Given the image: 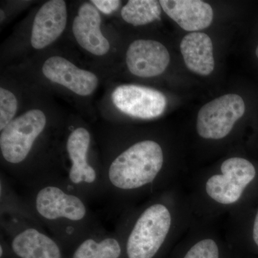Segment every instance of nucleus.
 Masks as SVG:
<instances>
[{
  "label": "nucleus",
  "mask_w": 258,
  "mask_h": 258,
  "mask_svg": "<svg viewBox=\"0 0 258 258\" xmlns=\"http://www.w3.org/2000/svg\"><path fill=\"white\" fill-rule=\"evenodd\" d=\"M257 169L244 157L227 158L215 169L191 175L184 191L197 220L216 222L244 206L249 189L257 179Z\"/></svg>",
  "instance_id": "f257e3e1"
},
{
  "label": "nucleus",
  "mask_w": 258,
  "mask_h": 258,
  "mask_svg": "<svg viewBox=\"0 0 258 258\" xmlns=\"http://www.w3.org/2000/svg\"><path fill=\"white\" fill-rule=\"evenodd\" d=\"M195 220L181 185L163 191L136 217L125 244L127 257H155L168 241L185 235Z\"/></svg>",
  "instance_id": "f03ea898"
},
{
  "label": "nucleus",
  "mask_w": 258,
  "mask_h": 258,
  "mask_svg": "<svg viewBox=\"0 0 258 258\" xmlns=\"http://www.w3.org/2000/svg\"><path fill=\"white\" fill-rule=\"evenodd\" d=\"M108 179L122 192L142 193L157 186L164 191L181 185V176L166 171L163 148L155 141L137 142L120 153L108 169Z\"/></svg>",
  "instance_id": "7ed1b4c3"
},
{
  "label": "nucleus",
  "mask_w": 258,
  "mask_h": 258,
  "mask_svg": "<svg viewBox=\"0 0 258 258\" xmlns=\"http://www.w3.org/2000/svg\"><path fill=\"white\" fill-rule=\"evenodd\" d=\"M245 111L239 95L227 94L202 107L197 119V133L205 140L220 141L230 135Z\"/></svg>",
  "instance_id": "20e7f679"
},
{
  "label": "nucleus",
  "mask_w": 258,
  "mask_h": 258,
  "mask_svg": "<svg viewBox=\"0 0 258 258\" xmlns=\"http://www.w3.org/2000/svg\"><path fill=\"white\" fill-rule=\"evenodd\" d=\"M45 125V113L38 109L31 110L15 118L2 131L0 136V149L5 160L10 164L23 162Z\"/></svg>",
  "instance_id": "39448f33"
},
{
  "label": "nucleus",
  "mask_w": 258,
  "mask_h": 258,
  "mask_svg": "<svg viewBox=\"0 0 258 258\" xmlns=\"http://www.w3.org/2000/svg\"><path fill=\"white\" fill-rule=\"evenodd\" d=\"M113 104L125 114L142 119L160 116L166 106V98L163 93L153 88L122 85L112 93Z\"/></svg>",
  "instance_id": "423d86ee"
},
{
  "label": "nucleus",
  "mask_w": 258,
  "mask_h": 258,
  "mask_svg": "<svg viewBox=\"0 0 258 258\" xmlns=\"http://www.w3.org/2000/svg\"><path fill=\"white\" fill-rule=\"evenodd\" d=\"M170 62L169 51L154 40H137L132 42L126 52L127 67L134 76L155 77L165 71Z\"/></svg>",
  "instance_id": "0eeeda50"
},
{
  "label": "nucleus",
  "mask_w": 258,
  "mask_h": 258,
  "mask_svg": "<svg viewBox=\"0 0 258 258\" xmlns=\"http://www.w3.org/2000/svg\"><path fill=\"white\" fill-rule=\"evenodd\" d=\"M35 205L39 215L51 221L59 219L81 221L86 215V208L81 199L57 186H48L40 190Z\"/></svg>",
  "instance_id": "6e6552de"
},
{
  "label": "nucleus",
  "mask_w": 258,
  "mask_h": 258,
  "mask_svg": "<svg viewBox=\"0 0 258 258\" xmlns=\"http://www.w3.org/2000/svg\"><path fill=\"white\" fill-rule=\"evenodd\" d=\"M42 73L47 79L81 96L92 94L98 85L97 76L80 69L60 56H52L44 62Z\"/></svg>",
  "instance_id": "1a4fd4ad"
},
{
  "label": "nucleus",
  "mask_w": 258,
  "mask_h": 258,
  "mask_svg": "<svg viewBox=\"0 0 258 258\" xmlns=\"http://www.w3.org/2000/svg\"><path fill=\"white\" fill-rule=\"evenodd\" d=\"M67 23L63 0H51L37 12L32 25L31 44L34 48H45L60 36Z\"/></svg>",
  "instance_id": "9d476101"
},
{
  "label": "nucleus",
  "mask_w": 258,
  "mask_h": 258,
  "mask_svg": "<svg viewBox=\"0 0 258 258\" xmlns=\"http://www.w3.org/2000/svg\"><path fill=\"white\" fill-rule=\"evenodd\" d=\"M101 18L98 10L90 3H84L79 8L74 19L73 32L78 43L93 55H106L110 44L101 30Z\"/></svg>",
  "instance_id": "9b49d317"
},
{
  "label": "nucleus",
  "mask_w": 258,
  "mask_h": 258,
  "mask_svg": "<svg viewBox=\"0 0 258 258\" xmlns=\"http://www.w3.org/2000/svg\"><path fill=\"white\" fill-rule=\"evenodd\" d=\"M161 8L186 31H200L208 28L213 20V10L200 0H161Z\"/></svg>",
  "instance_id": "f8f14e48"
},
{
  "label": "nucleus",
  "mask_w": 258,
  "mask_h": 258,
  "mask_svg": "<svg viewBox=\"0 0 258 258\" xmlns=\"http://www.w3.org/2000/svg\"><path fill=\"white\" fill-rule=\"evenodd\" d=\"M215 223L195 219L186 233L189 244L182 258H221V233Z\"/></svg>",
  "instance_id": "ddd939ff"
},
{
  "label": "nucleus",
  "mask_w": 258,
  "mask_h": 258,
  "mask_svg": "<svg viewBox=\"0 0 258 258\" xmlns=\"http://www.w3.org/2000/svg\"><path fill=\"white\" fill-rule=\"evenodd\" d=\"M180 50L187 69L201 76H209L215 69L211 38L203 32H191L181 40Z\"/></svg>",
  "instance_id": "4468645a"
},
{
  "label": "nucleus",
  "mask_w": 258,
  "mask_h": 258,
  "mask_svg": "<svg viewBox=\"0 0 258 258\" xmlns=\"http://www.w3.org/2000/svg\"><path fill=\"white\" fill-rule=\"evenodd\" d=\"M90 142L91 136L84 128L75 129L68 139L67 151L72 162L69 178L74 184H91L96 181V171L88 162Z\"/></svg>",
  "instance_id": "2eb2a0df"
},
{
  "label": "nucleus",
  "mask_w": 258,
  "mask_h": 258,
  "mask_svg": "<svg viewBox=\"0 0 258 258\" xmlns=\"http://www.w3.org/2000/svg\"><path fill=\"white\" fill-rule=\"evenodd\" d=\"M12 249L19 258H62L55 241L34 228L26 229L15 236Z\"/></svg>",
  "instance_id": "dca6fc26"
},
{
  "label": "nucleus",
  "mask_w": 258,
  "mask_h": 258,
  "mask_svg": "<svg viewBox=\"0 0 258 258\" xmlns=\"http://www.w3.org/2000/svg\"><path fill=\"white\" fill-rule=\"evenodd\" d=\"M161 9L159 1L130 0L122 8L121 17L126 23L140 26L160 20Z\"/></svg>",
  "instance_id": "f3484780"
},
{
  "label": "nucleus",
  "mask_w": 258,
  "mask_h": 258,
  "mask_svg": "<svg viewBox=\"0 0 258 258\" xmlns=\"http://www.w3.org/2000/svg\"><path fill=\"white\" fill-rule=\"evenodd\" d=\"M121 253V246L116 239L107 237L97 242L90 238L80 244L73 258H119Z\"/></svg>",
  "instance_id": "a211bd4d"
},
{
  "label": "nucleus",
  "mask_w": 258,
  "mask_h": 258,
  "mask_svg": "<svg viewBox=\"0 0 258 258\" xmlns=\"http://www.w3.org/2000/svg\"><path fill=\"white\" fill-rule=\"evenodd\" d=\"M18 109V101L11 91L0 88V130H3L14 120Z\"/></svg>",
  "instance_id": "6ab92c4d"
},
{
  "label": "nucleus",
  "mask_w": 258,
  "mask_h": 258,
  "mask_svg": "<svg viewBox=\"0 0 258 258\" xmlns=\"http://www.w3.org/2000/svg\"><path fill=\"white\" fill-rule=\"evenodd\" d=\"M226 235L231 236L249 235L251 240L258 248V205L247 223L228 225V230Z\"/></svg>",
  "instance_id": "aec40b11"
},
{
  "label": "nucleus",
  "mask_w": 258,
  "mask_h": 258,
  "mask_svg": "<svg viewBox=\"0 0 258 258\" xmlns=\"http://www.w3.org/2000/svg\"><path fill=\"white\" fill-rule=\"evenodd\" d=\"M91 3L104 14L109 15L118 9L120 1L118 0H93Z\"/></svg>",
  "instance_id": "412c9836"
},
{
  "label": "nucleus",
  "mask_w": 258,
  "mask_h": 258,
  "mask_svg": "<svg viewBox=\"0 0 258 258\" xmlns=\"http://www.w3.org/2000/svg\"><path fill=\"white\" fill-rule=\"evenodd\" d=\"M0 252H1V257H3V246H1V247H0Z\"/></svg>",
  "instance_id": "4be33fe9"
},
{
  "label": "nucleus",
  "mask_w": 258,
  "mask_h": 258,
  "mask_svg": "<svg viewBox=\"0 0 258 258\" xmlns=\"http://www.w3.org/2000/svg\"><path fill=\"white\" fill-rule=\"evenodd\" d=\"M3 17L4 18V13H3V10H1V20H3Z\"/></svg>",
  "instance_id": "5701e85b"
},
{
  "label": "nucleus",
  "mask_w": 258,
  "mask_h": 258,
  "mask_svg": "<svg viewBox=\"0 0 258 258\" xmlns=\"http://www.w3.org/2000/svg\"><path fill=\"white\" fill-rule=\"evenodd\" d=\"M256 55H257L258 58V46L257 47V49H256Z\"/></svg>",
  "instance_id": "b1692460"
}]
</instances>
